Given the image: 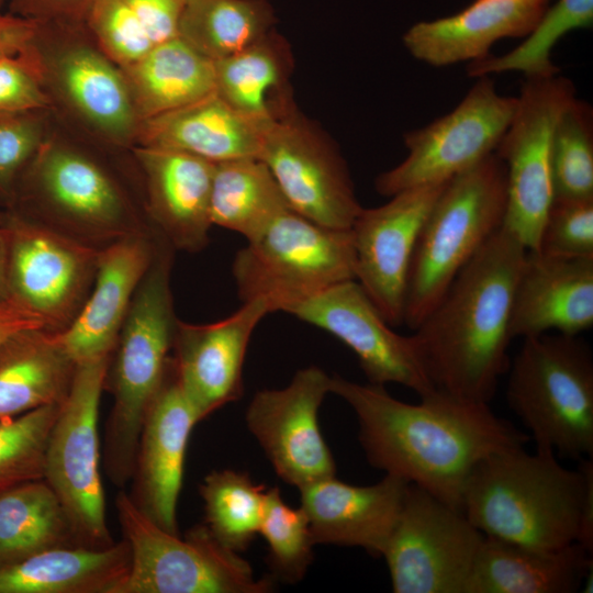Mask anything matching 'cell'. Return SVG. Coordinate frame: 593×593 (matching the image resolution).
<instances>
[{"instance_id": "1f68e13d", "label": "cell", "mask_w": 593, "mask_h": 593, "mask_svg": "<svg viewBox=\"0 0 593 593\" xmlns=\"http://www.w3.org/2000/svg\"><path fill=\"white\" fill-rule=\"evenodd\" d=\"M142 121L203 99L215 90L214 61L179 36L155 44L122 68Z\"/></svg>"}, {"instance_id": "7a4b0ae2", "label": "cell", "mask_w": 593, "mask_h": 593, "mask_svg": "<svg viewBox=\"0 0 593 593\" xmlns=\"http://www.w3.org/2000/svg\"><path fill=\"white\" fill-rule=\"evenodd\" d=\"M7 209L99 250L131 237H160L132 148L94 142L53 114Z\"/></svg>"}, {"instance_id": "d6a6232c", "label": "cell", "mask_w": 593, "mask_h": 593, "mask_svg": "<svg viewBox=\"0 0 593 593\" xmlns=\"http://www.w3.org/2000/svg\"><path fill=\"white\" fill-rule=\"evenodd\" d=\"M290 209L270 170L259 158L215 164L210 198L212 225L236 232L248 242Z\"/></svg>"}, {"instance_id": "f907efd6", "label": "cell", "mask_w": 593, "mask_h": 593, "mask_svg": "<svg viewBox=\"0 0 593 593\" xmlns=\"http://www.w3.org/2000/svg\"><path fill=\"white\" fill-rule=\"evenodd\" d=\"M9 0H0V12H2V7L8 4Z\"/></svg>"}, {"instance_id": "f546056e", "label": "cell", "mask_w": 593, "mask_h": 593, "mask_svg": "<svg viewBox=\"0 0 593 593\" xmlns=\"http://www.w3.org/2000/svg\"><path fill=\"white\" fill-rule=\"evenodd\" d=\"M130 566L125 539L102 549L55 547L0 568V593H113Z\"/></svg>"}, {"instance_id": "ab89813d", "label": "cell", "mask_w": 593, "mask_h": 593, "mask_svg": "<svg viewBox=\"0 0 593 593\" xmlns=\"http://www.w3.org/2000/svg\"><path fill=\"white\" fill-rule=\"evenodd\" d=\"M259 534L268 544L273 574L288 583L302 580L312 563L315 542L302 507L286 504L278 488L266 492Z\"/></svg>"}, {"instance_id": "7402d4cb", "label": "cell", "mask_w": 593, "mask_h": 593, "mask_svg": "<svg viewBox=\"0 0 593 593\" xmlns=\"http://www.w3.org/2000/svg\"><path fill=\"white\" fill-rule=\"evenodd\" d=\"M147 214L175 250L199 253L212 227L210 198L215 164L186 153L133 146Z\"/></svg>"}, {"instance_id": "83f0119b", "label": "cell", "mask_w": 593, "mask_h": 593, "mask_svg": "<svg viewBox=\"0 0 593 593\" xmlns=\"http://www.w3.org/2000/svg\"><path fill=\"white\" fill-rule=\"evenodd\" d=\"M261 131L214 92L142 121L135 146L177 150L216 164L258 158Z\"/></svg>"}, {"instance_id": "c3c4849f", "label": "cell", "mask_w": 593, "mask_h": 593, "mask_svg": "<svg viewBox=\"0 0 593 593\" xmlns=\"http://www.w3.org/2000/svg\"><path fill=\"white\" fill-rule=\"evenodd\" d=\"M45 327L43 320L12 298L0 301V344L25 328Z\"/></svg>"}, {"instance_id": "ffe728a7", "label": "cell", "mask_w": 593, "mask_h": 593, "mask_svg": "<svg viewBox=\"0 0 593 593\" xmlns=\"http://www.w3.org/2000/svg\"><path fill=\"white\" fill-rule=\"evenodd\" d=\"M271 313L262 300L243 302L230 316L209 324L178 320L171 357L180 387L199 422L243 394V366L250 337Z\"/></svg>"}, {"instance_id": "9a60e30c", "label": "cell", "mask_w": 593, "mask_h": 593, "mask_svg": "<svg viewBox=\"0 0 593 593\" xmlns=\"http://www.w3.org/2000/svg\"><path fill=\"white\" fill-rule=\"evenodd\" d=\"M517 98L497 93L489 76L479 77L448 114L404 136L406 158L380 174L376 190L392 197L403 190L444 183L495 153L510 126Z\"/></svg>"}, {"instance_id": "681fc988", "label": "cell", "mask_w": 593, "mask_h": 593, "mask_svg": "<svg viewBox=\"0 0 593 593\" xmlns=\"http://www.w3.org/2000/svg\"><path fill=\"white\" fill-rule=\"evenodd\" d=\"M7 257L8 245L5 232L0 225V301L9 298L7 289Z\"/></svg>"}, {"instance_id": "e0dca14e", "label": "cell", "mask_w": 593, "mask_h": 593, "mask_svg": "<svg viewBox=\"0 0 593 593\" xmlns=\"http://www.w3.org/2000/svg\"><path fill=\"white\" fill-rule=\"evenodd\" d=\"M286 313L324 329L348 346L369 383H398L419 398L436 390L414 336L395 333L357 280L337 283Z\"/></svg>"}, {"instance_id": "484cf974", "label": "cell", "mask_w": 593, "mask_h": 593, "mask_svg": "<svg viewBox=\"0 0 593 593\" xmlns=\"http://www.w3.org/2000/svg\"><path fill=\"white\" fill-rule=\"evenodd\" d=\"M547 10V0H475L444 19L414 24L403 36L411 55L443 67L489 55L503 37L526 36Z\"/></svg>"}, {"instance_id": "2e32d148", "label": "cell", "mask_w": 593, "mask_h": 593, "mask_svg": "<svg viewBox=\"0 0 593 593\" xmlns=\"http://www.w3.org/2000/svg\"><path fill=\"white\" fill-rule=\"evenodd\" d=\"M258 158L292 211L326 228H351L362 206L346 164L295 110L264 126Z\"/></svg>"}, {"instance_id": "ac0fdd59", "label": "cell", "mask_w": 593, "mask_h": 593, "mask_svg": "<svg viewBox=\"0 0 593 593\" xmlns=\"http://www.w3.org/2000/svg\"><path fill=\"white\" fill-rule=\"evenodd\" d=\"M328 392L331 377L311 366L283 389L258 391L246 411L247 427L278 477L299 489L335 477L336 465L317 421Z\"/></svg>"}, {"instance_id": "7dc6e473", "label": "cell", "mask_w": 593, "mask_h": 593, "mask_svg": "<svg viewBox=\"0 0 593 593\" xmlns=\"http://www.w3.org/2000/svg\"><path fill=\"white\" fill-rule=\"evenodd\" d=\"M36 23L10 12H0V58L20 54L31 41Z\"/></svg>"}, {"instance_id": "b9f144b4", "label": "cell", "mask_w": 593, "mask_h": 593, "mask_svg": "<svg viewBox=\"0 0 593 593\" xmlns=\"http://www.w3.org/2000/svg\"><path fill=\"white\" fill-rule=\"evenodd\" d=\"M83 23L97 45L121 68L136 63L155 45L124 0H94Z\"/></svg>"}, {"instance_id": "3957f363", "label": "cell", "mask_w": 593, "mask_h": 593, "mask_svg": "<svg viewBox=\"0 0 593 593\" xmlns=\"http://www.w3.org/2000/svg\"><path fill=\"white\" fill-rule=\"evenodd\" d=\"M527 249L501 226L413 331L437 391L489 404L507 372L515 286Z\"/></svg>"}, {"instance_id": "44dd1931", "label": "cell", "mask_w": 593, "mask_h": 593, "mask_svg": "<svg viewBox=\"0 0 593 593\" xmlns=\"http://www.w3.org/2000/svg\"><path fill=\"white\" fill-rule=\"evenodd\" d=\"M198 423L169 357L142 426L130 496L149 519L174 535H178L176 512L186 449Z\"/></svg>"}, {"instance_id": "5b68a950", "label": "cell", "mask_w": 593, "mask_h": 593, "mask_svg": "<svg viewBox=\"0 0 593 593\" xmlns=\"http://www.w3.org/2000/svg\"><path fill=\"white\" fill-rule=\"evenodd\" d=\"M175 249L160 243L139 282L111 354L104 389L113 395L103 461L116 486L132 479L147 410L163 381L178 318L171 272Z\"/></svg>"}, {"instance_id": "816d5d0a", "label": "cell", "mask_w": 593, "mask_h": 593, "mask_svg": "<svg viewBox=\"0 0 593 593\" xmlns=\"http://www.w3.org/2000/svg\"><path fill=\"white\" fill-rule=\"evenodd\" d=\"M184 1H188V0H184Z\"/></svg>"}, {"instance_id": "bcb514c9", "label": "cell", "mask_w": 593, "mask_h": 593, "mask_svg": "<svg viewBox=\"0 0 593 593\" xmlns=\"http://www.w3.org/2000/svg\"><path fill=\"white\" fill-rule=\"evenodd\" d=\"M94 0H9L8 12L35 23L83 22Z\"/></svg>"}, {"instance_id": "7bdbcfd3", "label": "cell", "mask_w": 593, "mask_h": 593, "mask_svg": "<svg viewBox=\"0 0 593 593\" xmlns=\"http://www.w3.org/2000/svg\"><path fill=\"white\" fill-rule=\"evenodd\" d=\"M537 250L557 257H593V198L553 199Z\"/></svg>"}, {"instance_id": "ba28073f", "label": "cell", "mask_w": 593, "mask_h": 593, "mask_svg": "<svg viewBox=\"0 0 593 593\" xmlns=\"http://www.w3.org/2000/svg\"><path fill=\"white\" fill-rule=\"evenodd\" d=\"M506 400L536 449L581 460L593 455V357L579 335L524 338L508 367Z\"/></svg>"}, {"instance_id": "4dcf8cb0", "label": "cell", "mask_w": 593, "mask_h": 593, "mask_svg": "<svg viewBox=\"0 0 593 593\" xmlns=\"http://www.w3.org/2000/svg\"><path fill=\"white\" fill-rule=\"evenodd\" d=\"M291 67L287 42L271 31L244 51L214 61V92L262 130L295 110L288 91Z\"/></svg>"}, {"instance_id": "f6af8a7d", "label": "cell", "mask_w": 593, "mask_h": 593, "mask_svg": "<svg viewBox=\"0 0 593 593\" xmlns=\"http://www.w3.org/2000/svg\"><path fill=\"white\" fill-rule=\"evenodd\" d=\"M155 44L178 36L184 0H124Z\"/></svg>"}, {"instance_id": "30bf717a", "label": "cell", "mask_w": 593, "mask_h": 593, "mask_svg": "<svg viewBox=\"0 0 593 593\" xmlns=\"http://www.w3.org/2000/svg\"><path fill=\"white\" fill-rule=\"evenodd\" d=\"M118 519L131 549V566L113 593H266L272 579H257L249 563L220 544L205 525L184 538L149 519L120 491Z\"/></svg>"}, {"instance_id": "836d02e7", "label": "cell", "mask_w": 593, "mask_h": 593, "mask_svg": "<svg viewBox=\"0 0 593 593\" xmlns=\"http://www.w3.org/2000/svg\"><path fill=\"white\" fill-rule=\"evenodd\" d=\"M63 546L78 545L57 495L45 480L0 491V568Z\"/></svg>"}, {"instance_id": "603a6c76", "label": "cell", "mask_w": 593, "mask_h": 593, "mask_svg": "<svg viewBox=\"0 0 593 593\" xmlns=\"http://www.w3.org/2000/svg\"><path fill=\"white\" fill-rule=\"evenodd\" d=\"M593 325V257L526 251L515 286L511 335H580Z\"/></svg>"}, {"instance_id": "4fadbf2b", "label": "cell", "mask_w": 593, "mask_h": 593, "mask_svg": "<svg viewBox=\"0 0 593 593\" xmlns=\"http://www.w3.org/2000/svg\"><path fill=\"white\" fill-rule=\"evenodd\" d=\"M573 98V83L561 75L526 78L510 126L495 149L506 171L503 227L528 250H537L555 199L553 130L560 113Z\"/></svg>"}, {"instance_id": "8fae6325", "label": "cell", "mask_w": 593, "mask_h": 593, "mask_svg": "<svg viewBox=\"0 0 593 593\" xmlns=\"http://www.w3.org/2000/svg\"><path fill=\"white\" fill-rule=\"evenodd\" d=\"M110 356L79 362L52 428L44 479L57 495L78 546L114 544L105 519L98 417Z\"/></svg>"}, {"instance_id": "8d00e7d4", "label": "cell", "mask_w": 593, "mask_h": 593, "mask_svg": "<svg viewBox=\"0 0 593 593\" xmlns=\"http://www.w3.org/2000/svg\"><path fill=\"white\" fill-rule=\"evenodd\" d=\"M593 21V0H559L546 10L527 38L502 56H485L470 61L472 77L504 71H521L526 78L553 76L559 69L551 61V51L568 32L589 27Z\"/></svg>"}, {"instance_id": "277c9868", "label": "cell", "mask_w": 593, "mask_h": 593, "mask_svg": "<svg viewBox=\"0 0 593 593\" xmlns=\"http://www.w3.org/2000/svg\"><path fill=\"white\" fill-rule=\"evenodd\" d=\"M579 462L568 469L550 450L493 451L470 471L461 511L485 537L540 549L577 542L593 497L592 458Z\"/></svg>"}, {"instance_id": "cb8c5ba5", "label": "cell", "mask_w": 593, "mask_h": 593, "mask_svg": "<svg viewBox=\"0 0 593 593\" xmlns=\"http://www.w3.org/2000/svg\"><path fill=\"white\" fill-rule=\"evenodd\" d=\"M409 483L392 474L363 486L331 477L299 489L315 545L360 547L381 557Z\"/></svg>"}, {"instance_id": "f35d334b", "label": "cell", "mask_w": 593, "mask_h": 593, "mask_svg": "<svg viewBox=\"0 0 593 593\" xmlns=\"http://www.w3.org/2000/svg\"><path fill=\"white\" fill-rule=\"evenodd\" d=\"M61 404L0 419V491L44 479L47 443Z\"/></svg>"}, {"instance_id": "74e56055", "label": "cell", "mask_w": 593, "mask_h": 593, "mask_svg": "<svg viewBox=\"0 0 593 593\" xmlns=\"http://www.w3.org/2000/svg\"><path fill=\"white\" fill-rule=\"evenodd\" d=\"M551 168L555 199L593 198V116L591 107L577 98L557 120Z\"/></svg>"}, {"instance_id": "5bb4252c", "label": "cell", "mask_w": 593, "mask_h": 593, "mask_svg": "<svg viewBox=\"0 0 593 593\" xmlns=\"http://www.w3.org/2000/svg\"><path fill=\"white\" fill-rule=\"evenodd\" d=\"M5 232L8 296L61 333L79 315L97 275L100 250L1 209Z\"/></svg>"}, {"instance_id": "52a82bcc", "label": "cell", "mask_w": 593, "mask_h": 593, "mask_svg": "<svg viewBox=\"0 0 593 593\" xmlns=\"http://www.w3.org/2000/svg\"><path fill=\"white\" fill-rule=\"evenodd\" d=\"M506 200L505 166L495 153L445 183L416 243L404 325L414 331L462 268L501 228Z\"/></svg>"}, {"instance_id": "d590c367", "label": "cell", "mask_w": 593, "mask_h": 593, "mask_svg": "<svg viewBox=\"0 0 593 593\" xmlns=\"http://www.w3.org/2000/svg\"><path fill=\"white\" fill-rule=\"evenodd\" d=\"M205 526L216 540L234 552L244 551L259 534L266 486L247 472L212 471L199 486Z\"/></svg>"}, {"instance_id": "6da1fadb", "label": "cell", "mask_w": 593, "mask_h": 593, "mask_svg": "<svg viewBox=\"0 0 593 593\" xmlns=\"http://www.w3.org/2000/svg\"><path fill=\"white\" fill-rule=\"evenodd\" d=\"M331 392L355 412L368 462L461 510L466 480L486 455L524 447L529 435L495 415L489 404L435 390L417 404L380 384L331 377Z\"/></svg>"}, {"instance_id": "d6986e66", "label": "cell", "mask_w": 593, "mask_h": 593, "mask_svg": "<svg viewBox=\"0 0 593 593\" xmlns=\"http://www.w3.org/2000/svg\"><path fill=\"white\" fill-rule=\"evenodd\" d=\"M446 182L406 189L383 205L362 208L350 228L355 280L391 326L403 325L416 243Z\"/></svg>"}, {"instance_id": "ee69618b", "label": "cell", "mask_w": 593, "mask_h": 593, "mask_svg": "<svg viewBox=\"0 0 593 593\" xmlns=\"http://www.w3.org/2000/svg\"><path fill=\"white\" fill-rule=\"evenodd\" d=\"M47 109L48 98L30 59L22 52L0 58V114Z\"/></svg>"}, {"instance_id": "4316f807", "label": "cell", "mask_w": 593, "mask_h": 593, "mask_svg": "<svg viewBox=\"0 0 593 593\" xmlns=\"http://www.w3.org/2000/svg\"><path fill=\"white\" fill-rule=\"evenodd\" d=\"M592 556L578 542L540 549L484 536L465 593H574L592 578Z\"/></svg>"}, {"instance_id": "d4e9b609", "label": "cell", "mask_w": 593, "mask_h": 593, "mask_svg": "<svg viewBox=\"0 0 593 593\" xmlns=\"http://www.w3.org/2000/svg\"><path fill=\"white\" fill-rule=\"evenodd\" d=\"M163 242L157 236H137L100 250L83 307L74 323L58 333L77 363L112 354L135 291Z\"/></svg>"}, {"instance_id": "f1b7e54d", "label": "cell", "mask_w": 593, "mask_h": 593, "mask_svg": "<svg viewBox=\"0 0 593 593\" xmlns=\"http://www.w3.org/2000/svg\"><path fill=\"white\" fill-rule=\"evenodd\" d=\"M77 365L58 333L31 327L10 335L0 344V419L63 403Z\"/></svg>"}, {"instance_id": "e575fe53", "label": "cell", "mask_w": 593, "mask_h": 593, "mask_svg": "<svg viewBox=\"0 0 593 593\" xmlns=\"http://www.w3.org/2000/svg\"><path fill=\"white\" fill-rule=\"evenodd\" d=\"M275 13L267 0H188L178 36L216 61L235 55L268 35Z\"/></svg>"}, {"instance_id": "7c38bea8", "label": "cell", "mask_w": 593, "mask_h": 593, "mask_svg": "<svg viewBox=\"0 0 593 593\" xmlns=\"http://www.w3.org/2000/svg\"><path fill=\"white\" fill-rule=\"evenodd\" d=\"M484 535L461 510L409 483L382 550L395 593H465Z\"/></svg>"}, {"instance_id": "9c48e42d", "label": "cell", "mask_w": 593, "mask_h": 593, "mask_svg": "<svg viewBox=\"0 0 593 593\" xmlns=\"http://www.w3.org/2000/svg\"><path fill=\"white\" fill-rule=\"evenodd\" d=\"M232 272L242 302L262 299L271 313L287 312L355 279L351 232L323 227L290 209L236 253Z\"/></svg>"}, {"instance_id": "60d3db41", "label": "cell", "mask_w": 593, "mask_h": 593, "mask_svg": "<svg viewBox=\"0 0 593 593\" xmlns=\"http://www.w3.org/2000/svg\"><path fill=\"white\" fill-rule=\"evenodd\" d=\"M52 124L47 110L0 114V206L9 208L18 184Z\"/></svg>"}, {"instance_id": "8992f818", "label": "cell", "mask_w": 593, "mask_h": 593, "mask_svg": "<svg viewBox=\"0 0 593 593\" xmlns=\"http://www.w3.org/2000/svg\"><path fill=\"white\" fill-rule=\"evenodd\" d=\"M22 53L34 66L57 121L108 147L135 146L141 120L123 69L102 52L83 22L36 23Z\"/></svg>"}]
</instances>
